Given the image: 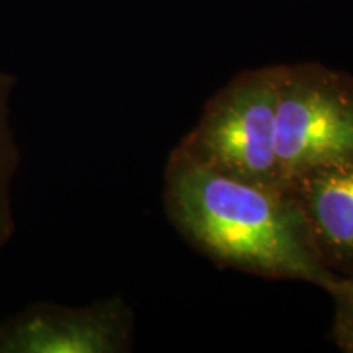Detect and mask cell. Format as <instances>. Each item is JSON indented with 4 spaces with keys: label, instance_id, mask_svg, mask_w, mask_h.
Listing matches in <instances>:
<instances>
[{
    "label": "cell",
    "instance_id": "6da1fadb",
    "mask_svg": "<svg viewBox=\"0 0 353 353\" xmlns=\"http://www.w3.org/2000/svg\"><path fill=\"white\" fill-rule=\"evenodd\" d=\"M169 195L180 226L213 257L341 288L317 263L299 206L280 190L242 182L188 157L175 167Z\"/></svg>",
    "mask_w": 353,
    "mask_h": 353
},
{
    "label": "cell",
    "instance_id": "7a4b0ae2",
    "mask_svg": "<svg viewBox=\"0 0 353 353\" xmlns=\"http://www.w3.org/2000/svg\"><path fill=\"white\" fill-rule=\"evenodd\" d=\"M275 152L283 188L353 157V101L319 69H278Z\"/></svg>",
    "mask_w": 353,
    "mask_h": 353
},
{
    "label": "cell",
    "instance_id": "3957f363",
    "mask_svg": "<svg viewBox=\"0 0 353 353\" xmlns=\"http://www.w3.org/2000/svg\"><path fill=\"white\" fill-rule=\"evenodd\" d=\"M278 69L250 74L218 97L198 132L203 164L221 174L285 192L275 152Z\"/></svg>",
    "mask_w": 353,
    "mask_h": 353
},
{
    "label": "cell",
    "instance_id": "277c9868",
    "mask_svg": "<svg viewBox=\"0 0 353 353\" xmlns=\"http://www.w3.org/2000/svg\"><path fill=\"white\" fill-rule=\"evenodd\" d=\"M118 317L112 311L28 312L0 329V352L103 353L118 347Z\"/></svg>",
    "mask_w": 353,
    "mask_h": 353
},
{
    "label": "cell",
    "instance_id": "5b68a950",
    "mask_svg": "<svg viewBox=\"0 0 353 353\" xmlns=\"http://www.w3.org/2000/svg\"><path fill=\"white\" fill-rule=\"evenodd\" d=\"M291 187L314 244L329 257L353 262V157L307 172Z\"/></svg>",
    "mask_w": 353,
    "mask_h": 353
},
{
    "label": "cell",
    "instance_id": "8992f818",
    "mask_svg": "<svg viewBox=\"0 0 353 353\" xmlns=\"http://www.w3.org/2000/svg\"><path fill=\"white\" fill-rule=\"evenodd\" d=\"M341 337H342V345L345 347L347 350L353 352V316H348L347 321L343 322Z\"/></svg>",
    "mask_w": 353,
    "mask_h": 353
},
{
    "label": "cell",
    "instance_id": "52a82bcc",
    "mask_svg": "<svg viewBox=\"0 0 353 353\" xmlns=\"http://www.w3.org/2000/svg\"><path fill=\"white\" fill-rule=\"evenodd\" d=\"M339 293H342L343 298H345L348 316H353V283H348V285H343V286L341 285V288H339Z\"/></svg>",
    "mask_w": 353,
    "mask_h": 353
}]
</instances>
